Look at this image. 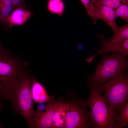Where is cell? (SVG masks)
<instances>
[{"mask_svg":"<svg viewBox=\"0 0 128 128\" xmlns=\"http://www.w3.org/2000/svg\"><path fill=\"white\" fill-rule=\"evenodd\" d=\"M116 121L118 128L128 126V102H127L117 115Z\"/></svg>","mask_w":128,"mask_h":128,"instance_id":"obj_14","label":"cell"},{"mask_svg":"<svg viewBox=\"0 0 128 128\" xmlns=\"http://www.w3.org/2000/svg\"><path fill=\"white\" fill-rule=\"evenodd\" d=\"M90 91L89 98L84 101L95 128H118L117 114L105 99L98 86L87 82Z\"/></svg>","mask_w":128,"mask_h":128,"instance_id":"obj_2","label":"cell"},{"mask_svg":"<svg viewBox=\"0 0 128 128\" xmlns=\"http://www.w3.org/2000/svg\"><path fill=\"white\" fill-rule=\"evenodd\" d=\"M5 100L4 97L0 90V104H2L1 102V101L2 100Z\"/></svg>","mask_w":128,"mask_h":128,"instance_id":"obj_20","label":"cell"},{"mask_svg":"<svg viewBox=\"0 0 128 128\" xmlns=\"http://www.w3.org/2000/svg\"><path fill=\"white\" fill-rule=\"evenodd\" d=\"M31 93L32 99L36 102L42 103L50 100V97L44 87L34 78L32 85Z\"/></svg>","mask_w":128,"mask_h":128,"instance_id":"obj_12","label":"cell"},{"mask_svg":"<svg viewBox=\"0 0 128 128\" xmlns=\"http://www.w3.org/2000/svg\"><path fill=\"white\" fill-rule=\"evenodd\" d=\"M101 40V47L97 49L95 54L88 57L86 60L89 63L91 62L95 57L99 54H108L111 52H119L123 56L126 57L128 55V39L120 42H111L106 40L102 35L99 36Z\"/></svg>","mask_w":128,"mask_h":128,"instance_id":"obj_7","label":"cell"},{"mask_svg":"<svg viewBox=\"0 0 128 128\" xmlns=\"http://www.w3.org/2000/svg\"><path fill=\"white\" fill-rule=\"evenodd\" d=\"M3 106V104H0V111L2 108Z\"/></svg>","mask_w":128,"mask_h":128,"instance_id":"obj_22","label":"cell"},{"mask_svg":"<svg viewBox=\"0 0 128 128\" xmlns=\"http://www.w3.org/2000/svg\"><path fill=\"white\" fill-rule=\"evenodd\" d=\"M1 127V125H0V127Z\"/></svg>","mask_w":128,"mask_h":128,"instance_id":"obj_25","label":"cell"},{"mask_svg":"<svg viewBox=\"0 0 128 128\" xmlns=\"http://www.w3.org/2000/svg\"><path fill=\"white\" fill-rule=\"evenodd\" d=\"M128 3V0H96L94 5H103L110 7L114 9L122 5Z\"/></svg>","mask_w":128,"mask_h":128,"instance_id":"obj_17","label":"cell"},{"mask_svg":"<svg viewBox=\"0 0 128 128\" xmlns=\"http://www.w3.org/2000/svg\"><path fill=\"white\" fill-rule=\"evenodd\" d=\"M96 13L98 19L104 21L115 32L118 27L115 19V9L107 6L103 5H94Z\"/></svg>","mask_w":128,"mask_h":128,"instance_id":"obj_9","label":"cell"},{"mask_svg":"<svg viewBox=\"0 0 128 128\" xmlns=\"http://www.w3.org/2000/svg\"><path fill=\"white\" fill-rule=\"evenodd\" d=\"M123 72L97 86L116 114L128 102V76Z\"/></svg>","mask_w":128,"mask_h":128,"instance_id":"obj_4","label":"cell"},{"mask_svg":"<svg viewBox=\"0 0 128 128\" xmlns=\"http://www.w3.org/2000/svg\"><path fill=\"white\" fill-rule=\"evenodd\" d=\"M12 3V8L14 10L19 7L24 8L25 6V0H11Z\"/></svg>","mask_w":128,"mask_h":128,"instance_id":"obj_19","label":"cell"},{"mask_svg":"<svg viewBox=\"0 0 128 128\" xmlns=\"http://www.w3.org/2000/svg\"><path fill=\"white\" fill-rule=\"evenodd\" d=\"M0 18H1V15H0Z\"/></svg>","mask_w":128,"mask_h":128,"instance_id":"obj_24","label":"cell"},{"mask_svg":"<svg viewBox=\"0 0 128 128\" xmlns=\"http://www.w3.org/2000/svg\"><path fill=\"white\" fill-rule=\"evenodd\" d=\"M128 39V24L117 28L112 37L109 40L111 42L123 41Z\"/></svg>","mask_w":128,"mask_h":128,"instance_id":"obj_15","label":"cell"},{"mask_svg":"<svg viewBox=\"0 0 128 128\" xmlns=\"http://www.w3.org/2000/svg\"><path fill=\"white\" fill-rule=\"evenodd\" d=\"M32 13L19 7L14 10L2 21L8 24L10 27L24 24L32 15Z\"/></svg>","mask_w":128,"mask_h":128,"instance_id":"obj_10","label":"cell"},{"mask_svg":"<svg viewBox=\"0 0 128 128\" xmlns=\"http://www.w3.org/2000/svg\"><path fill=\"white\" fill-rule=\"evenodd\" d=\"M84 6L88 14L92 19L93 24H96L98 19L95 7L91 0H80Z\"/></svg>","mask_w":128,"mask_h":128,"instance_id":"obj_16","label":"cell"},{"mask_svg":"<svg viewBox=\"0 0 128 128\" xmlns=\"http://www.w3.org/2000/svg\"><path fill=\"white\" fill-rule=\"evenodd\" d=\"M19 62L5 49L0 53V90L6 100L7 92L21 73Z\"/></svg>","mask_w":128,"mask_h":128,"instance_id":"obj_5","label":"cell"},{"mask_svg":"<svg viewBox=\"0 0 128 128\" xmlns=\"http://www.w3.org/2000/svg\"><path fill=\"white\" fill-rule=\"evenodd\" d=\"M33 77L22 71L8 90L6 100H9L14 113L22 116L31 128L34 111L31 88Z\"/></svg>","mask_w":128,"mask_h":128,"instance_id":"obj_1","label":"cell"},{"mask_svg":"<svg viewBox=\"0 0 128 128\" xmlns=\"http://www.w3.org/2000/svg\"><path fill=\"white\" fill-rule=\"evenodd\" d=\"M47 9L50 12L62 16L65 6L62 0H49L47 3Z\"/></svg>","mask_w":128,"mask_h":128,"instance_id":"obj_13","label":"cell"},{"mask_svg":"<svg viewBox=\"0 0 128 128\" xmlns=\"http://www.w3.org/2000/svg\"><path fill=\"white\" fill-rule=\"evenodd\" d=\"M69 104L64 128H94L90 113L87 110L88 107L84 101H75Z\"/></svg>","mask_w":128,"mask_h":128,"instance_id":"obj_6","label":"cell"},{"mask_svg":"<svg viewBox=\"0 0 128 128\" xmlns=\"http://www.w3.org/2000/svg\"><path fill=\"white\" fill-rule=\"evenodd\" d=\"M96 0H91L92 1V2H93V3Z\"/></svg>","mask_w":128,"mask_h":128,"instance_id":"obj_23","label":"cell"},{"mask_svg":"<svg viewBox=\"0 0 128 128\" xmlns=\"http://www.w3.org/2000/svg\"><path fill=\"white\" fill-rule=\"evenodd\" d=\"M116 18L119 17L128 23V3L123 4L115 9Z\"/></svg>","mask_w":128,"mask_h":128,"instance_id":"obj_18","label":"cell"},{"mask_svg":"<svg viewBox=\"0 0 128 128\" xmlns=\"http://www.w3.org/2000/svg\"><path fill=\"white\" fill-rule=\"evenodd\" d=\"M101 55V62L96 63V69L87 81L94 85L103 83L126 70L128 67L127 59L117 52H113L110 56L105 54Z\"/></svg>","mask_w":128,"mask_h":128,"instance_id":"obj_3","label":"cell"},{"mask_svg":"<svg viewBox=\"0 0 128 128\" xmlns=\"http://www.w3.org/2000/svg\"><path fill=\"white\" fill-rule=\"evenodd\" d=\"M69 105L60 102L56 108L53 117L52 128H64L65 118Z\"/></svg>","mask_w":128,"mask_h":128,"instance_id":"obj_11","label":"cell"},{"mask_svg":"<svg viewBox=\"0 0 128 128\" xmlns=\"http://www.w3.org/2000/svg\"><path fill=\"white\" fill-rule=\"evenodd\" d=\"M5 49H4L1 46L0 43V53L1 52L4 50H5Z\"/></svg>","mask_w":128,"mask_h":128,"instance_id":"obj_21","label":"cell"},{"mask_svg":"<svg viewBox=\"0 0 128 128\" xmlns=\"http://www.w3.org/2000/svg\"><path fill=\"white\" fill-rule=\"evenodd\" d=\"M61 102H50L46 106L45 112L34 111V119L31 128H52L53 116L55 109Z\"/></svg>","mask_w":128,"mask_h":128,"instance_id":"obj_8","label":"cell"}]
</instances>
